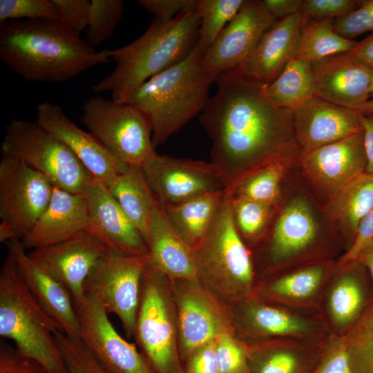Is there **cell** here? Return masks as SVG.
I'll list each match as a JSON object with an SVG mask.
<instances>
[{"label":"cell","instance_id":"18","mask_svg":"<svg viewBox=\"0 0 373 373\" xmlns=\"http://www.w3.org/2000/svg\"><path fill=\"white\" fill-rule=\"evenodd\" d=\"M276 21L260 1H245L237 15L204 53L202 59L204 69L219 76L238 67Z\"/></svg>","mask_w":373,"mask_h":373},{"label":"cell","instance_id":"25","mask_svg":"<svg viewBox=\"0 0 373 373\" xmlns=\"http://www.w3.org/2000/svg\"><path fill=\"white\" fill-rule=\"evenodd\" d=\"M26 287L41 308L67 335L79 337L74 302L68 290L39 266L26 252L19 239L6 242Z\"/></svg>","mask_w":373,"mask_h":373},{"label":"cell","instance_id":"35","mask_svg":"<svg viewBox=\"0 0 373 373\" xmlns=\"http://www.w3.org/2000/svg\"><path fill=\"white\" fill-rule=\"evenodd\" d=\"M373 209V173L358 175L333 198L332 211L354 237L361 220Z\"/></svg>","mask_w":373,"mask_h":373},{"label":"cell","instance_id":"7","mask_svg":"<svg viewBox=\"0 0 373 373\" xmlns=\"http://www.w3.org/2000/svg\"><path fill=\"white\" fill-rule=\"evenodd\" d=\"M153 373H184L170 279L147 264L134 336Z\"/></svg>","mask_w":373,"mask_h":373},{"label":"cell","instance_id":"38","mask_svg":"<svg viewBox=\"0 0 373 373\" xmlns=\"http://www.w3.org/2000/svg\"><path fill=\"white\" fill-rule=\"evenodd\" d=\"M229 196L233 220L238 233L246 244L257 242L267 231L274 205Z\"/></svg>","mask_w":373,"mask_h":373},{"label":"cell","instance_id":"26","mask_svg":"<svg viewBox=\"0 0 373 373\" xmlns=\"http://www.w3.org/2000/svg\"><path fill=\"white\" fill-rule=\"evenodd\" d=\"M305 21L300 11L276 20L263 34L249 57L237 68L245 75L269 85L285 65L295 58Z\"/></svg>","mask_w":373,"mask_h":373},{"label":"cell","instance_id":"47","mask_svg":"<svg viewBox=\"0 0 373 373\" xmlns=\"http://www.w3.org/2000/svg\"><path fill=\"white\" fill-rule=\"evenodd\" d=\"M61 21L80 35L85 32L89 20L90 1L88 0H52Z\"/></svg>","mask_w":373,"mask_h":373},{"label":"cell","instance_id":"9","mask_svg":"<svg viewBox=\"0 0 373 373\" xmlns=\"http://www.w3.org/2000/svg\"><path fill=\"white\" fill-rule=\"evenodd\" d=\"M81 122L115 157L142 166L156 153L148 116L138 108L101 96L82 106Z\"/></svg>","mask_w":373,"mask_h":373},{"label":"cell","instance_id":"32","mask_svg":"<svg viewBox=\"0 0 373 373\" xmlns=\"http://www.w3.org/2000/svg\"><path fill=\"white\" fill-rule=\"evenodd\" d=\"M224 193H205L162 207L174 230L193 249L204 238Z\"/></svg>","mask_w":373,"mask_h":373},{"label":"cell","instance_id":"55","mask_svg":"<svg viewBox=\"0 0 373 373\" xmlns=\"http://www.w3.org/2000/svg\"><path fill=\"white\" fill-rule=\"evenodd\" d=\"M356 260L365 267L373 285V244L365 249Z\"/></svg>","mask_w":373,"mask_h":373},{"label":"cell","instance_id":"1","mask_svg":"<svg viewBox=\"0 0 373 373\" xmlns=\"http://www.w3.org/2000/svg\"><path fill=\"white\" fill-rule=\"evenodd\" d=\"M199 121L211 140V162L229 193L242 179L298 146L291 110L274 106L265 85L237 68L220 74Z\"/></svg>","mask_w":373,"mask_h":373},{"label":"cell","instance_id":"2","mask_svg":"<svg viewBox=\"0 0 373 373\" xmlns=\"http://www.w3.org/2000/svg\"><path fill=\"white\" fill-rule=\"evenodd\" d=\"M0 59L28 82H62L111 61L60 19L1 23Z\"/></svg>","mask_w":373,"mask_h":373},{"label":"cell","instance_id":"11","mask_svg":"<svg viewBox=\"0 0 373 373\" xmlns=\"http://www.w3.org/2000/svg\"><path fill=\"white\" fill-rule=\"evenodd\" d=\"M182 361L219 335L236 333L231 307L198 278L170 280Z\"/></svg>","mask_w":373,"mask_h":373},{"label":"cell","instance_id":"39","mask_svg":"<svg viewBox=\"0 0 373 373\" xmlns=\"http://www.w3.org/2000/svg\"><path fill=\"white\" fill-rule=\"evenodd\" d=\"M354 373H373V307L341 336Z\"/></svg>","mask_w":373,"mask_h":373},{"label":"cell","instance_id":"45","mask_svg":"<svg viewBox=\"0 0 373 373\" xmlns=\"http://www.w3.org/2000/svg\"><path fill=\"white\" fill-rule=\"evenodd\" d=\"M359 1L354 0H305L300 12L306 20L335 19L358 8Z\"/></svg>","mask_w":373,"mask_h":373},{"label":"cell","instance_id":"23","mask_svg":"<svg viewBox=\"0 0 373 373\" xmlns=\"http://www.w3.org/2000/svg\"><path fill=\"white\" fill-rule=\"evenodd\" d=\"M303 164L317 185L334 195L366 170L363 131L303 155Z\"/></svg>","mask_w":373,"mask_h":373},{"label":"cell","instance_id":"40","mask_svg":"<svg viewBox=\"0 0 373 373\" xmlns=\"http://www.w3.org/2000/svg\"><path fill=\"white\" fill-rule=\"evenodd\" d=\"M124 6L121 0H91L86 43L93 48L110 38L120 22Z\"/></svg>","mask_w":373,"mask_h":373},{"label":"cell","instance_id":"12","mask_svg":"<svg viewBox=\"0 0 373 373\" xmlns=\"http://www.w3.org/2000/svg\"><path fill=\"white\" fill-rule=\"evenodd\" d=\"M148 260V255L126 256L109 249L84 283V294L97 296L106 312L119 318L127 338L134 336Z\"/></svg>","mask_w":373,"mask_h":373},{"label":"cell","instance_id":"50","mask_svg":"<svg viewBox=\"0 0 373 373\" xmlns=\"http://www.w3.org/2000/svg\"><path fill=\"white\" fill-rule=\"evenodd\" d=\"M373 244V209L359 222L353 242L342 256L339 265L356 260L361 254Z\"/></svg>","mask_w":373,"mask_h":373},{"label":"cell","instance_id":"8","mask_svg":"<svg viewBox=\"0 0 373 373\" xmlns=\"http://www.w3.org/2000/svg\"><path fill=\"white\" fill-rule=\"evenodd\" d=\"M2 156L16 158L46 177L55 187L85 194L93 176L75 155L37 122L12 119L1 145Z\"/></svg>","mask_w":373,"mask_h":373},{"label":"cell","instance_id":"13","mask_svg":"<svg viewBox=\"0 0 373 373\" xmlns=\"http://www.w3.org/2000/svg\"><path fill=\"white\" fill-rule=\"evenodd\" d=\"M236 334L244 341L278 338L325 339L321 317L265 300L256 294L230 305Z\"/></svg>","mask_w":373,"mask_h":373},{"label":"cell","instance_id":"34","mask_svg":"<svg viewBox=\"0 0 373 373\" xmlns=\"http://www.w3.org/2000/svg\"><path fill=\"white\" fill-rule=\"evenodd\" d=\"M333 21L334 19H305L295 58L313 64L329 56L351 51L356 41L336 33Z\"/></svg>","mask_w":373,"mask_h":373},{"label":"cell","instance_id":"21","mask_svg":"<svg viewBox=\"0 0 373 373\" xmlns=\"http://www.w3.org/2000/svg\"><path fill=\"white\" fill-rule=\"evenodd\" d=\"M84 195L88 216L86 231L117 253L126 256L148 255V245L141 232L104 184L93 177Z\"/></svg>","mask_w":373,"mask_h":373},{"label":"cell","instance_id":"42","mask_svg":"<svg viewBox=\"0 0 373 373\" xmlns=\"http://www.w3.org/2000/svg\"><path fill=\"white\" fill-rule=\"evenodd\" d=\"M214 343L218 373H250L245 342L236 333H223Z\"/></svg>","mask_w":373,"mask_h":373},{"label":"cell","instance_id":"57","mask_svg":"<svg viewBox=\"0 0 373 373\" xmlns=\"http://www.w3.org/2000/svg\"><path fill=\"white\" fill-rule=\"evenodd\" d=\"M372 93H373V70L372 73L371 82H370V94L371 95Z\"/></svg>","mask_w":373,"mask_h":373},{"label":"cell","instance_id":"36","mask_svg":"<svg viewBox=\"0 0 373 373\" xmlns=\"http://www.w3.org/2000/svg\"><path fill=\"white\" fill-rule=\"evenodd\" d=\"M283 157L275 160L242 179L229 193L232 197L245 198L275 205L280 197L284 175Z\"/></svg>","mask_w":373,"mask_h":373},{"label":"cell","instance_id":"31","mask_svg":"<svg viewBox=\"0 0 373 373\" xmlns=\"http://www.w3.org/2000/svg\"><path fill=\"white\" fill-rule=\"evenodd\" d=\"M146 242L151 214L159 202L140 166L130 165L106 186Z\"/></svg>","mask_w":373,"mask_h":373},{"label":"cell","instance_id":"37","mask_svg":"<svg viewBox=\"0 0 373 373\" xmlns=\"http://www.w3.org/2000/svg\"><path fill=\"white\" fill-rule=\"evenodd\" d=\"M245 0H198L200 19L197 46L205 52L224 27L233 19Z\"/></svg>","mask_w":373,"mask_h":373},{"label":"cell","instance_id":"56","mask_svg":"<svg viewBox=\"0 0 373 373\" xmlns=\"http://www.w3.org/2000/svg\"><path fill=\"white\" fill-rule=\"evenodd\" d=\"M357 111L363 115L373 113V93L371 94L369 99L359 107Z\"/></svg>","mask_w":373,"mask_h":373},{"label":"cell","instance_id":"3","mask_svg":"<svg viewBox=\"0 0 373 373\" xmlns=\"http://www.w3.org/2000/svg\"><path fill=\"white\" fill-rule=\"evenodd\" d=\"M200 19L196 12L169 19L155 18L146 31L123 47L107 50L114 70L93 86L126 103L141 84L186 58L197 44Z\"/></svg>","mask_w":373,"mask_h":373},{"label":"cell","instance_id":"51","mask_svg":"<svg viewBox=\"0 0 373 373\" xmlns=\"http://www.w3.org/2000/svg\"><path fill=\"white\" fill-rule=\"evenodd\" d=\"M184 373H218L214 341L193 352L184 362Z\"/></svg>","mask_w":373,"mask_h":373},{"label":"cell","instance_id":"27","mask_svg":"<svg viewBox=\"0 0 373 373\" xmlns=\"http://www.w3.org/2000/svg\"><path fill=\"white\" fill-rule=\"evenodd\" d=\"M88 222L85 195L54 186L47 208L21 242L26 249L52 245L86 231Z\"/></svg>","mask_w":373,"mask_h":373},{"label":"cell","instance_id":"19","mask_svg":"<svg viewBox=\"0 0 373 373\" xmlns=\"http://www.w3.org/2000/svg\"><path fill=\"white\" fill-rule=\"evenodd\" d=\"M36 122L63 142L91 175L106 186L128 166L115 157L90 132L75 124L57 104H39L36 110Z\"/></svg>","mask_w":373,"mask_h":373},{"label":"cell","instance_id":"15","mask_svg":"<svg viewBox=\"0 0 373 373\" xmlns=\"http://www.w3.org/2000/svg\"><path fill=\"white\" fill-rule=\"evenodd\" d=\"M142 167L162 207L227 189L222 175L211 162L155 153Z\"/></svg>","mask_w":373,"mask_h":373},{"label":"cell","instance_id":"10","mask_svg":"<svg viewBox=\"0 0 373 373\" xmlns=\"http://www.w3.org/2000/svg\"><path fill=\"white\" fill-rule=\"evenodd\" d=\"M54 186L24 162L2 156L0 162V242L21 240L47 208Z\"/></svg>","mask_w":373,"mask_h":373},{"label":"cell","instance_id":"52","mask_svg":"<svg viewBox=\"0 0 373 373\" xmlns=\"http://www.w3.org/2000/svg\"><path fill=\"white\" fill-rule=\"evenodd\" d=\"M303 1V0L260 1L264 8L276 20L300 12Z\"/></svg>","mask_w":373,"mask_h":373},{"label":"cell","instance_id":"28","mask_svg":"<svg viewBox=\"0 0 373 373\" xmlns=\"http://www.w3.org/2000/svg\"><path fill=\"white\" fill-rule=\"evenodd\" d=\"M318 226L306 201L296 198L290 202L276 220L267 246V269L284 265L305 253L316 242Z\"/></svg>","mask_w":373,"mask_h":373},{"label":"cell","instance_id":"4","mask_svg":"<svg viewBox=\"0 0 373 373\" xmlns=\"http://www.w3.org/2000/svg\"><path fill=\"white\" fill-rule=\"evenodd\" d=\"M204 53L196 45L186 58L141 84L126 102L149 118L154 147L200 113L209 99L218 76L204 69Z\"/></svg>","mask_w":373,"mask_h":373},{"label":"cell","instance_id":"22","mask_svg":"<svg viewBox=\"0 0 373 373\" xmlns=\"http://www.w3.org/2000/svg\"><path fill=\"white\" fill-rule=\"evenodd\" d=\"M312 65L315 95L356 111L369 99L372 70L350 52Z\"/></svg>","mask_w":373,"mask_h":373},{"label":"cell","instance_id":"24","mask_svg":"<svg viewBox=\"0 0 373 373\" xmlns=\"http://www.w3.org/2000/svg\"><path fill=\"white\" fill-rule=\"evenodd\" d=\"M329 338L243 340L250 373H314Z\"/></svg>","mask_w":373,"mask_h":373},{"label":"cell","instance_id":"43","mask_svg":"<svg viewBox=\"0 0 373 373\" xmlns=\"http://www.w3.org/2000/svg\"><path fill=\"white\" fill-rule=\"evenodd\" d=\"M61 19L52 0H1V23L13 20Z\"/></svg>","mask_w":373,"mask_h":373},{"label":"cell","instance_id":"30","mask_svg":"<svg viewBox=\"0 0 373 373\" xmlns=\"http://www.w3.org/2000/svg\"><path fill=\"white\" fill-rule=\"evenodd\" d=\"M325 264L312 265L257 282L256 294L279 305L301 310H312L321 305L330 278Z\"/></svg>","mask_w":373,"mask_h":373},{"label":"cell","instance_id":"48","mask_svg":"<svg viewBox=\"0 0 373 373\" xmlns=\"http://www.w3.org/2000/svg\"><path fill=\"white\" fill-rule=\"evenodd\" d=\"M0 373H48L38 362L5 342L0 345Z\"/></svg>","mask_w":373,"mask_h":373},{"label":"cell","instance_id":"49","mask_svg":"<svg viewBox=\"0 0 373 373\" xmlns=\"http://www.w3.org/2000/svg\"><path fill=\"white\" fill-rule=\"evenodd\" d=\"M137 3L155 18L169 20L181 14L195 12L198 0H139Z\"/></svg>","mask_w":373,"mask_h":373},{"label":"cell","instance_id":"46","mask_svg":"<svg viewBox=\"0 0 373 373\" xmlns=\"http://www.w3.org/2000/svg\"><path fill=\"white\" fill-rule=\"evenodd\" d=\"M314 373H354L350 365L341 336H329Z\"/></svg>","mask_w":373,"mask_h":373},{"label":"cell","instance_id":"20","mask_svg":"<svg viewBox=\"0 0 373 373\" xmlns=\"http://www.w3.org/2000/svg\"><path fill=\"white\" fill-rule=\"evenodd\" d=\"M291 112L295 140L303 155L363 131L358 111L315 95Z\"/></svg>","mask_w":373,"mask_h":373},{"label":"cell","instance_id":"17","mask_svg":"<svg viewBox=\"0 0 373 373\" xmlns=\"http://www.w3.org/2000/svg\"><path fill=\"white\" fill-rule=\"evenodd\" d=\"M324 290L322 318L331 335L341 336L373 307V285L365 267L354 260L340 265Z\"/></svg>","mask_w":373,"mask_h":373},{"label":"cell","instance_id":"6","mask_svg":"<svg viewBox=\"0 0 373 373\" xmlns=\"http://www.w3.org/2000/svg\"><path fill=\"white\" fill-rule=\"evenodd\" d=\"M194 253L198 279L227 304L256 294L257 282L251 252L237 230L226 191Z\"/></svg>","mask_w":373,"mask_h":373},{"label":"cell","instance_id":"33","mask_svg":"<svg viewBox=\"0 0 373 373\" xmlns=\"http://www.w3.org/2000/svg\"><path fill=\"white\" fill-rule=\"evenodd\" d=\"M265 90L274 106L292 110L314 95L312 64L293 58Z\"/></svg>","mask_w":373,"mask_h":373},{"label":"cell","instance_id":"14","mask_svg":"<svg viewBox=\"0 0 373 373\" xmlns=\"http://www.w3.org/2000/svg\"><path fill=\"white\" fill-rule=\"evenodd\" d=\"M79 337L102 367L108 373H153L133 343L123 338L112 325L99 299L87 294L74 303Z\"/></svg>","mask_w":373,"mask_h":373},{"label":"cell","instance_id":"5","mask_svg":"<svg viewBox=\"0 0 373 373\" xmlns=\"http://www.w3.org/2000/svg\"><path fill=\"white\" fill-rule=\"evenodd\" d=\"M59 324L39 305L8 253L0 271V336L48 373H68L55 338Z\"/></svg>","mask_w":373,"mask_h":373},{"label":"cell","instance_id":"54","mask_svg":"<svg viewBox=\"0 0 373 373\" xmlns=\"http://www.w3.org/2000/svg\"><path fill=\"white\" fill-rule=\"evenodd\" d=\"M350 52L373 70V35L356 42L355 46Z\"/></svg>","mask_w":373,"mask_h":373},{"label":"cell","instance_id":"41","mask_svg":"<svg viewBox=\"0 0 373 373\" xmlns=\"http://www.w3.org/2000/svg\"><path fill=\"white\" fill-rule=\"evenodd\" d=\"M55 338L68 373H108L88 351L80 337L57 330Z\"/></svg>","mask_w":373,"mask_h":373},{"label":"cell","instance_id":"29","mask_svg":"<svg viewBox=\"0 0 373 373\" xmlns=\"http://www.w3.org/2000/svg\"><path fill=\"white\" fill-rule=\"evenodd\" d=\"M146 243L148 264L170 280L198 278L194 249L176 233L160 204L151 214Z\"/></svg>","mask_w":373,"mask_h":373},{"label":"cell","instance_id":"44","mask_svg":"<svg viewBox=\"0 0 373 373\" xmlns=\"http://www.w3.org/2000/svg\"><path fill=\"white\" fill-rule=\"evenodd\" d=\"M333 27L336 33L347 39L367 32H373V0L359 1L354 10L334 19Z\"/></svg>","mask_w":373,"mask_h":373},{"label":"cell","instance_id":"53","mask_svg":"<svg viewBox=\"0 0 373 373\" xmlns=\"http://www.w3.org/2000/svg\"><path fill=\"white\" fill-rule=\"evenodd\" d=\"M361 123L367 159L365 171L373 173V113L361 114Z\"/></svg>","mask_w":373,"mask_h":373},{"label":"cell","instance_id":"16","mask_svg":"<svg viewBox=\"0 0 373 373\" xmlns=\"http://www.w3.org/2000/svg\"><path fill=\"white\" fill-rule=\"evenodd\" d=\"M108 251L104 243L84 231L62 242L32 250L28 255L77 303L85 297L84 285L88 276Z\"/></svg>","mask_w":373,"mask_h":373}]
</instances>
